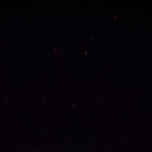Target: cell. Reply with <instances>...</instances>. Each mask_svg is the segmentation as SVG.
I'll return each mask as SVG.
<instances>
[{
	"mask_svg": "<svg viewBox=\"0 0 152 152\" xmlns=\"http://www.w3.org/2000/svg\"></svg>",
	"mask_w": 152,
	"mask_h": 152,
	"instance_id": "1",
	"label": "cell"
}]
</instances>
